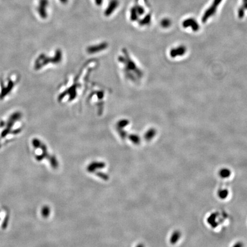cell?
<instances>
[{
  "mask_svg": "<svg viewBox=\"0 0 247 247\" xmlns=\"http://www.w3.org/2000/svg\"><path fill=\"white\" fill-rule=\"evenodd\" d=\"M219 175L223 178H227L230 177V171L228 169H227V168L222 169L220 171Z\"/></svg>",
  "mask_w": 247,
  "mask_h": 247,
  "instance_id": "8992f818",
  "label": "cell"
},
{
  "mask_svg": "<svg viewBox=\"0 0 247 247\" xmlns=\"http://www.w3.org/2000/svg\"><path fill=\"white\" fill-rule=\"evenodd\" d=\"M143 247V246H142V245H139V246H138V247Z\"/></svg>",
  "mask_w": 247,
  "mask_h": 247,
  "instance_id": "7c38bea8",
  "label": "cell"
},
{
  "mask_svg": "<svg viewBox=\"0 0 247 247\" xmlns=\"http://www.w3.org/2000/svg\"><path fill=\"white\" fill-rule=\"evenodd\" d=\"M244 15V9L240 8L239 10V17L240 18L243 17Z\"/></svg>",
  "mask_w": 247,
  "mask_h": 247,
  "instance_id": "30bf717a",
  "label": "cell"
},
{
  "mask_svg": "<svg viewBox=\"0 0 247 247\" xmlns=\"http://www.w3.org/2000/svg\"><path fill=\"white\" fill-rule=\"evenodd\" d=\"M243 244L241 242H238L236 244H235V246L233 247H243Z\"/></svg>",
  "mask_w": 247,
  "mask_h": 247,
  "instance_id": "8fae6325",
  "label": "cell"
},
{
  "mask_svg": "<svg viewBox=\"0 0 247 247\" xmlns=\"http://www.w3.org/2000/svg\"><path fill=\"white\" fill-rule=\"evenodd\" d=\"M104 167V165L103 164H101V163L95 162L94 164H90L89 166L88 167V171L89 172H93L95 171V168H96V169L98 168H103Z\"/></svg>",
  "mask_w": 247,
  "mask_h": 247,
  "instance_id": "277c9868",
  "label": "cell"
},
{
  "mask_svg": "<svg viewBox=\"0 0 247 247\" xmlns=\"http://www.w3.org/2000/svg\"><path fill=\"white\" fill-rule=\"evenodd\" d=\"M228 195V191L227 189H220L218 192V196L221 199H225Z\"/></svg>",
  "mask_w": 247,
  "mask_h": 247,
  "instance_id": "52a82bcc",
  "label": "cell"
},
{
  "mask_svg": "<svg viewBox=\"0 0 247 247\" xmlns=\"http://www.w3.org/2000/svg\"><path fill=\"white\" fill-rule=\"evenodd\" d=\"M223 0H213L212 2L211 6H210L207 10L205 12L204 15L202 17V22L203 23L206 22L208 19L212 17L216 12L217 8L221 3Z\"/></svg>",
  "mask_w": 247,
  "mask_h": 247,
  "instance_id": "6da1fadb",
  "label": "cell"
},
{
  "mask_svg": "<svg viewBox=\"0 0 247 247\" xmlns=\"http://www.w3.org/2000/svg\"><path fill=\"white\" fill-rule=\"evenodd\" d=\"M50 213V211L48 207H46L42 210V214L44 217H48L49 216V214Z\"/></svg>",
  "mask_w": 247,
  "mask_h": 247,
  "instance_id": "9c48e42d",
  "label": "cell"
},
{
  "mask_svg": "<svg viewBox=\"0 0 247 247\" xmlns=\"http://www.w3.org/2000/svg\"><path fill=\"white\" fill-rule=\"evenodd\" d=\"M216 218L217 215L216 214H212L208 219V222L212 227H216L217 225V223L216 222Z\"/></svg>",
  "mask_w": 247,
  "mask_h": 247,
  "instance_id": "5b68a950",
  "label": "cell"
},
{
  "mask_svg": "<svg viewBox=\"0 0 247 247\" xmlns=\"http://www.w3.org/2000/svg\"><path fill=\"white\" fill-rule=\"evenodd\" d=\"M244 1H247V0H244Z\"/></svg>",
  "mask_w": 247,
  "mask_h": 247,
  "instance_id": "4fadbf2b",
  "label": "cell"
},
{
  "mask_svg": "<svg viewBox=\"0 0 247 247\" xmlns=\"http://www.w3.org/2000/svg\"><path fill=\"white\" fill-rule=\"evenodd\" d=\"M182 26L184 28H188V27H192L191 28L194 31H197L199 29V25L197 24V22H196V21L194 19V18H188L185 20H184L182 22Z\"/></svg>",
  "mask_w": 247,
  "mask_h": 247,
  "instance_id": "7a4b0ae2",
  "label": "cell"
},
{
  "mask_svg": "<svg viewBox=\"0 0 247 247\" xmlns=\"http://www.w3.org/2000/svg\"><path fill=\"white\" fill-rule=\"evenodd\" d=\"M180 236H181V233L179 231H178V230L175 231L173 233V234H172V235L171 236V237L170 241H171V244H176L177 242V241L179 240Z\"/></svg>",
  "mask_w": 247,
  "mask_h": 247,
  "instance_id": "3957f363",
  "label": "cell"
},
{
  "mask_svg": "<svg viewBox=\"0 0 247 247\" xmlns=\"http://www.w3.org/2000/svg\"><path fill=\"white\" fill-rule=\"evenodd\" d=\"M171 23V22L170 19H164L161 22V24L164 27H168L169 25H170Z\"/></svg>",
  "mask_w": 247,
  "mask_h": 247,
  "instance_id": "ba28073f",
  "label": "cell"
}]
</instances>
